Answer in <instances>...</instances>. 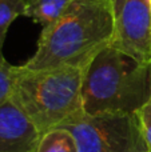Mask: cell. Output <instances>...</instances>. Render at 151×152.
Segmentation results:
<instances>
[{"mask_svg": "<svg viewBox=\"0 0 151 152\" xmlns=\"http://www.w3.org/2000/svg\"><path fill=\"white\" fill-rule=\"evenodd\" d=\"M115 34L111 0H75L59 19L43 27L26 69H84Z\"/></svg>", "mask_w": 151, "mask_h": 152, "instance_id": "1", "label": "cell"}, {"mask_svg": "<svg viewBox=\"0 0 151 152\" xmlns=\"http://www.w3.org/2000/svg\"><path fill=\"white\" fill-rule=\"evenodd\" d=\"M151 97V63L107 45L84 68L82 111L87 115L136 113Z\"/></svg>", "mask_w": 151, "mask_h": 152, "instance_id": "2", "label": "cell"}, {"mask_svg": "<svg viewBox=\"0 0 151 152\" xmlns=\"http://www.w3.org/2000/svg\"><path fill=\"white\" fill-rule=\"evenodd\" d=\"M83 74L79 67L26 69L16 66L11 102L42 136L82 110Z\"/></svg>", "mask_w": 151, "mask_h": 152, "instance_id": "3", "label": "cell"}, {"mask_svg": "<svg viewBox=\"0 0 151 152\" xmlns=\"http://www.w3.org/2000/svg\"><path fill=\"white\" fill-rule=\"evenodd\" d=\"M58 127L74 135L78 152H144L136 113L87 115L75 112Z\"/></svg>", "mask_w": 151, "mask_h": 152, "instance_id": "4", "label": "cell"}, {"mask_svg": "<svg viewBox=\"0 0 151 152\" xmlns=\"http://www.w3.org/2000/svg\"><path fill=\"white\" fill-rule=\"evenodd\" d=\"M115 48L151 63V0H111Z\"/></svg>", "mask_w": 151, "mask_h": 152, "instance_id": "5", "label": "cell"}, {"mask_svg": "<svg viewBox=\"0 0 151 152\" xmlns=\"http://www.w3.org/2000/svg\"><path fill=\"white\" fill-rule=\"evenodd\" d=\"M39 139L35 126L11 100L0 105V152H35Z\"/></svg>", "mask_w": 151, "mask_h": 152, "instance_id": "6", "label": "cell"}, {"mask_svg": "<svg viewBox=\"0 0 151 152\" xmlns=\"http://www.w3.org/2000/svg\"><path fill=\"white\" fill-rule=\"evenodd\" d=\"M75 0H26L24 16L45 27L59 19Z\"/></svg>", "mask_w": 151, "mask_h": 152, "instance_id": "7", "label": "cell"}, {"mask_svg": "<svg viewBox=\"0 0 151 152\" xmlns=\"http://www.w3.org/2000/svg\"><path fill=\"white\" fill-rule=\"evenodd\" d=\"M35 152H78V144L68 129L55 127L40 136Z\"/></svg>", "mask_w": 151, "mask_h": 152, "instance_id": "8", "label": "cell"}, {"mask_svg": "<svg viewBox=\"0 0 151 152\" xmlns=\"http://www.w3.org/2000/svg\"><path fill=\"white\" fill-rule=\"evenodd\" d=\"M26 12V0H0V47H4L11 24Z\"/></svg>", "mask_w": 151, "mask_h": 152, "instance_id": "9", "label": "cell"}, {"mask_svg": "<svg viewBox=\"0 0 151 152\" xmlns=\"http://www.w3.org/2000/svg\"><path fill=\"white\" fill-rule=\"evenodd\" d=\"M15 76L16 66H12L5 60L3 55V47H0V105L11 100Z\"/></svg>", "mask_w": 151, "mask_h": 152, "instance_id": "10", "label": "cell"}, {"mask_svg": "<svg viewBox=\"0 0 151 152\" xmlns=\"http://www.w3.org/2000/svg\"><path fill=\"white\" fill-rule=\"evenodd\" d=\"M136 118L139 121V128L142 132V137L147 151L151 152V97L150 100L136 112Z\"/></svg>", "mask_w": 151, "mask_h": 152, "instance_id": "11", "label": "cell"}, {"mask_svg": "<svg viewBox=\"0 0 151 152\" xmlns=\"http://www.w3.org/2000/svg\"><path fill=\"white\" fill-rule=\"evenodd\" d=\"M144 152H149V151H144Z\"/></svg>", "mask_w": 151, "mask_h": 152, "instance_id": "12", "label": "cell"}]
</instances>
